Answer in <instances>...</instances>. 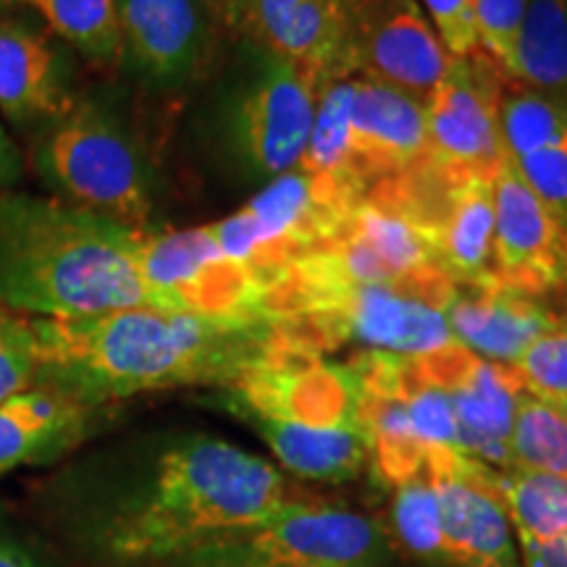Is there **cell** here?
<instances>
[{
    "mask_svg": "<svg viewBox=\"0 0 567 567\" xmlns=\"http://www.w3.org/2000/svg\"><path fill=\"white\" fill-rule=\"evenodd\" d=\"M425 471L439 496L446 567H523L494 467L460 450L431 446Z\"/></svg>",
    "mask_w": 567,
    "mask_h": 567,
    "instance_id": "cell-11",
    "label": "cell"
},
{
    "mask_svg": "<svg viewBox=\"0 0 567 567\" xmlns=\"http://www.w3.org/2000/svg\"><path fill=\"white\" fill-rule=\"evenodd\" d=\"M425 17L452 59L484 53L478 40L476 6L473 0H421Z\"/></svg>",
    "mask_w": 567,
    "mask_h": 567,
    "instance_id": "cell-35",
    "label": "cell"
},
{
    "mask_svg": "<svg viewBox=\"0 0 567 567\" xmlns=\"http://www.w3.org/2000/svg\"><path fill=\"white\" fill-rule=\"evenodd\" d=\"M473 6H476L481 51L507 71L526 17V0H473Z\"/></svg>",
    "mask_w": 567,
    "mask_h": 567,
    "instance_id": "cell-33",
    "label": "cell"
},
{
    "mask_svg": "<svg viewBox=\"0 0 567 567\" xmlns=\"http://www.w3.org/2000/svg\"><path fill=\"white\" fill-rule=\"evenodd\" d=\"M455 284L446 274L396 281H358L326 250L297 260L268 297V316L284 337L329 352L358 344L371 352L417 358L455 342L444 308Z\"/></svg>",
    "mask_w": 567,
    "mask_h": 567,
    "instance_id": "cell-4",
    "label": "cell"
},
{
    "mask_svg": "<svg viewBox=\"0 0 567 567\" xmlns=\"http://www.w3.org/2000/svg\"><path fill=\"white\" fill-rule=\"evenodd\" d=\"M392 520L396 538L410 555L421 559L423 565L446 567L442 513H439V496L429 471L394 486Z\"/></svg>",
    "mask_w": 567,
    "mask_h": 567,
    "instance_id": "cell-30",
    "label": "cell"
},
{
    "mask_svg": "<svg viewBox=\"0 0 567 567\" xmlns=\"http://www.w3.org/2000/svg\"><path fill=\"white\" fill-rule=\"evenodd\" d=\"M224 392L250 421L360 425V389L350 363L326 360L281 331Z\"/></svg>",
    "mask_w": 567,
    "mask_h": 567,
    "instance_id": "cell-8",
    "label": "cell"
},
{
    "mask_svg": "<svg viewBox=\"0 0 567 567\" xmlns=\"http://www.w3.org/2000/svg\"><path fill=\"white\" fill-rule=\"evenodd\" d=\"M229 19L318 84L354 76L347 0H229Z\"/></svg>",
    "mask_w": 567,
    "mask_h": 567,
    "instance_id": "cell-17",
    "label": "cell"
},
{
    "mask_svg": "<svg viewBox=\"0 0 567 567\" xmlns=\"http://www.w3.org/2000/svg\"><path fill=\"white\" fill-rule=\"evenodd\" d=\"M513 371L526 392L567 408V318L544 331L517 358Z\"/></svg>",
    "mask_w": 567,
    "mask_h": 567,
    "instance_id": "cell-31",
    "label": "cell"
},
{
    "mask_svg": "<svg viewBox=\"0 0 567 567\" xmlns=\"http://www.w3.org/2000/svg\"><path fill=\"white\" fill-rule=\"evenodd\" d=\"M38 384V342L30 318L0 308V402Z\"/></svg>",
    "mask_w": 567,
    "mask_h": 567,
    "instance_id": "cell-32",
    "label": "cell"
},
{
    "mask_svg": "<svg viewBox=\"0 0 567 567\" xmlns=\"http://www.w3.org/2000/svg\"><path fill=\"white\" fill-rule=\"evenodd\" d=\"M140 231L55 197L0 195V308L84 318L147 305Z\"/></svg>",
    "mask_w": 567,
    "mask_h": 567,
    "instance_id": "cell-3",
    "label": "cell"
},
{
    "mask_svg": "<svg viewBox=\"0 0 567 567\" xmlns=\"http://www.w3.org/2000/svg\"><path fill=\"white\" fill-rule=\"evenodd\" d=\"M30 323L38 384L101 408L166 389H226L279 334L274 321L224 323L153 305Z\"/></svg>",
    "mask_w": 567,
    "mask_h": 567,
    "instance_id": "cell-2",
    "label": "cell"
},
{
    "mask_svg": "<svg viewBox=\"0 0 567 567\" xmlns=\"http://www.w3.org/2000/svg\"><path fill=\"white\" fill-rule=\"evenodd\" d=\"M452 337L488 363L513 368L544 331L559 321L538 297H528L499 284L455 287L444 308Z\"/></svg>",
    "mask_w": 567,
    "mask_h": 567,
    "instance_id": "cell-21",
    "label": "cell"
},
{
    "mask_svg": "<svg viewBox=\"0 0 567 567\" xmlns=\"http://www.w3.org/2000/svg\"><path fill=\"white\" fill-rule=\"evenodd\" d=\"M109 408L34 384L0 402V478L27 465H53L95 434Z\"/></svg>",
    "mask_w": 567,
    "mask_h": 567,
    "instance_id": "cell-20",
    "label": "cell"
},
{
    "mask_svg": "<svg viewBox=\"0 0 567 567\" xmlns=\"http://www.w3.org/2000/svg\"><path fill=\"white\" fill-rule=\"evenodd\" d=\"M0 567H53L45 551L24 536V530L3 507H0Z\"/></svg>",
    "mask_w": 567,
    "mask_h": 567,
    "instance_id": "cell-37",
    "label": "cell"
},
{
    "mask_svg": "<svg viewBox=\"0 0 567 567\" xmlns=\"http://www.w3.org/2000/svg\"><path fill=\"white\" fill-rule=\"evenodd\" d=\"M24 176V155L19 145L9 137V132L0 126V195L11 193Z\"/></svg>",
    "mask_w": 567,
    "mask_h": 567,
    "instance_id": "cell-38",
    "label": "cell"
},
{
    "mask_svg": "<svg viewBox=\"0 0 567 567\" xmlns=\"http://www.w3.org/2000/svg\"><path fill=\"white\" fill-rule=\"evenodd\" d=\"M30 161L55 200L147 229L151 168L126 126L95 97H74L66 113L34 134Z\"/></svg>",
    "mask_w": 567,
    "mask_h": 567,
    "instance_id": "cell-5",
    "label": "cell"
},
{
    "mask_svg": "<svg viewBox=\"0 0 567 567\" xmlns=\"http://www.w3.org/2000/svg\"><path fill=\"white\" fill-rule=\"evenodd\" d=\"M439 268L455 287L494 281V176L452 179L434 221Z\"/></svg>",
    "mask_w": 567,
    "mask_h": 567,
    "instance_id": "cell-22",
    "label": "cell"
},
{
    "mask_svg": "<svg viewBox=\"0 0 567 567\" xmlns=\"http://www.w3.org/2000/svg\"><path fill=\"white\" fill-rule=\"evenodd\" d=\"M425 379L446 389L457 417V446L467 457L494 471L509 467V434H513L517 400L523 384L509 365L488 363L463 344L417 354Z\"/></svg>",
    "mask_w": 567,
    "mask_h": 567,
    "instance_id": "cell-15",
    "label": "cell"
},
{
    "mask_svg": "<svg viewBox=\"0 0 567 567\" xmlns=\"http://www.w3.org/2000/svg\"><path fill=\"white\" fill-rule=\"evenodd\" d=\"M486 53L452 59L446 76L425 97L429 163L446 179L494 176L507 158L499 137V92Z\"/></svg>",
    "mask_w": 567,
    "mask_h": 567,
    "instance_id": "cell-10",
    "label": "cell"
},
{
    "mask_svg": "<svg viewBox=\"0 0 567 567\" xmlns=\"http://www.w3.org/2000/svg\"><path fill=\"white\" fill-rule=\"evenodd\" d=\"M494 484L515 530L517 549L547 547L567 534V481L544 473L494 471Z\"/></svg>",
    "mask_w": 567,
    "mask_h": 567,
    "instance_id": "cell-25",
    "label": "cell"
},
{
    "mask_svg": "<svg viewBox=\"0 0 567 567\" xmlns=\"http://www.w3.org/2000/svg\"><path fill=\"white\" fill-rule=\"evenodd\" d=\"M507 450L509 467L567 481V408L523 389Z\"/></svg>",
    "mask_w": 567,
    "mask_h": 567,
    "instance_id": "cell-29",
    "label": "cell"
},
{
    "mask_svg": "<svg viewBox=\"0 0 567 567\" xmlns=\"http://www.w3.org/2000/svg\"><path fill=\"white\" fill-rule=\"evenodd\" d=\"M321 84L284 61L260 51L231 111V140L239 158L264 179L300 168L313 130Z\"/></svg>",
    "mask_w": 567,
    "mask_h": 567,
    "instance_id": "cell-9",
    "label": "cell"
},
{
    "mask_svg": "<svg viewBox=\"0 0 567 567\" xmlns=\"http://www.w3.org/2000/svg\"><path fill=\"white\" fill-rule=\"evenodd\" d=\"M234 542L247 555L289 567H379L386 557V538L368 515L295 499Z\"/></svg>",
    "mask_w": 567,
    "mask_h": 567,
    "instance_id": "cell-14",
    "label": "cell"
},
{
    "mask_svg": "<svg viewBox=\"0 0 567 567\" xmlns=\"http://www.w3.org/2000/svg\"><path fill=\"white\" fill-rule=\"evenodd\" d=\"M354 74L425 97L452 66L417 0H347Z\"/></svg>",
    "mask_w": 567,
    "mask_h": 567,
    "instance_id": "cell-13",
    "label": "cell"
},
{
    "mask_svg": "<svg viewBox=\"0 0 567 567\" xmlns=\"http://www.w3.org/2000/svg\"><path fill=\"white\" fill-rule=\"evenodd\" d=\"M284 471L310 481H352L371 463L363 425H302L252 421Z\"/></svg>",
    "mask_w": 567,
    "mask_h": 567,
    "instance_id": "cell-23",
    "label": "cell"
},
{
    "mask_svg": "<svg viewBox=\"0 0 567 567\" xmlns=\"http://www.w3.org/2000/svg\"><path fill=\"white\" fill-rule=\"evenodd\" d=\"M74 103L71 61L53 32L0 17V111L17 130H45Z\"/></svg>",
    "mask_w": 567,
    "mask_h": 567,
    "instance_id": "cell-19",
    "label": "cell"
},
{
    "mask_svg": "<svg viewBox=\"0 0 567 567\" xmlns=\"http://www.w3.org/2000/svg\"><path fill=\"white\" fill-rule=\"evenodd\" d=\"M494 281L538 300L567 287V231L509 158L494 174Z\"/></svg>",
    "mask_w": 567,
    "mask_h": 567,
    "instance_id": "cell-16",
    "label": "cell"
},
{
    "mask_svg": "<svg viewBox=\"0 0 567 567\" xmlns=\"http://www.w3.org/2000/svg\"><path fill=\"white\" fill-rule=\"evenodd\" d=\"M352 95L354 76H339L321 84L313 130L300 168L337 193L363 197L368 187L360 182L352 163Z\"/></svg>",
    "mask_w": 567,
    "mask_h": 567,
    "instance_id": "cell-24",
    "label": "cell"
},
{
    "mask_svg": "<svg viewBox=\"0 0 567 567\" xmlns=\"http://www.w3.org/2000/svg\"><path fill=\"white\" fill-rule=\"evenodd\" d=\"M142 567H289V565H274L266 559H258L239 547L231 536L216 538V542L203 544V547L179 551V555L158 559V563L142 565Z\"/></svg>",
    "mask_w": 567,
    "mask_h": 567,
    "instance_id": "cell-36",
    "label": "cell"
},
{
    "mask_svg": "<svg viewBox=\"0 0 567 567\" xmlns=\"http://www.w3.org/2000/svg\"><path fill=\"white\" fill-rule=\"evenodd\" d=\"M122 63L161 87L195 80L218 45L229 0H116Z\"/></svg>",
    "mask_w": 567,
    "mask_h": 567,
    "instance_id": "cell-12",
    "label": "cell"
},
{
    "mask_svg": "<svg viewBox=\"0 0 567 567\" xmlns=\"http://www.w3.org/2000/svg\"><path fill=\"white\" fill-rule=\"evenodd\" d=\"M358 200L295 168L268 182L245 208L205 229L221 252L258 271L274 292L289 266L334 239L344 213Z\"/></svg>",
    "mask_w": 567,
    "mask_h": 567,
    "instance_id": "cell-7",
    "label": "cell"
},
{
    "mask_svg": "<svg viewBox=\"0 0 567 567\" xmlns=\"http://www.w3.org/2000/svg\"><path fill=\"white\" fill-rule=\"evenodd\" d=\"M61 42L97 66L122 63L116 0H21Z\"/></svg>",
    "mask_w": 567,
    "mask_h": 567,
    "instance_id": "cell-28",
    "label": "cell"
},
{
    "mask_svg": "<svg viewBox=\"0 0 567 567\" xmlns=\"http://www.w3.org/2000/svg\"><path fill=\"white\" fill-rule=\"evenodd\" d=\"M513 163L534 195L547 205L551 216L567 231V145L530 153Z\"/></svg>",
    "mask_w": 567,
    "mask_h": 567,
    "instance_id": "cell-34",
    "label": "cell"
},
{
    "mask_svg": "<svg viewBox=\"0 0 567 567\" xmlns=\"http://www.w3.org/2000/svg\"><path fill=\"white\" fill-rule=\"evenodd\" d=\"M289 502L281 471L243 446L182 436L130 465L80 463L32 486L38 547L69 567H142L258 528Z\"/></svg>",
    "mask_w": 567,
    "mask_h": 567,
    "instance_id": "cell-1",
    "label": "cell"
},
{
    "mask_svg": "<svg viewBox=\"0 0 567 567\" xmlns=\"http://www.w3.org/2000/svg\"><path fill=\"white\" fill-rule=\"evenodd\" d=\"M429 161L425 101L392 84L354 74L352 163L368 193Z\"/></svg>",
    "mask_w": 567,
    "mask_h": 567,
    "instance_id": "cell-18",
    "label": "cell"
},
{
    "mask_svg": "<svg viewBox=\"0 0 567 567\" xmlns=\"http://www.w3.org/2000/svg\"><path fill=\"white\" fill-rule=\"evenodd\" d=\"M523 567H567V534L547 547L520 551Z\"/></svg>",
    "mask_w": 567,
    "mask_h": 567,
    "instance_id": "cell-39",
    "label": "cell"
},
{
    "mask_svg": "<svg viewBox=\"0 0 567 567\" xmlns=\"http://www.w3.org/2000/svg\"><path fill=\"white\" fill-rule=\"evenodd\" d=\"M499 137L507 158L567 145V95L536 87L499 92Z\"/></svg>",
    "mask_w": 567,
    "mask_h": 567,
    "instance_id": "cell-27",
    "label": "cell"
},
{
    "mask_svg": "<svg viewBox=\"0 0 567 567\" xmlns=\"http://www.w3.org/2000/svg\"><path fill=\"white\" fill-rule=\"evenodd\" d=\"M21 3V0H0V17H3L6 11H11V9H17V6Z\"/></svg>",
    "mask_w": 567,
    "mask_h": 567,
    "instance_id": "cell-40",
    "label": "cell"
},
{
    "mask_svg": "<svg viewBox=\"0 0 567 567\" xmlns=\"http://www.w3.org/2000/svg\"><path fill=\"white\" fill-rule=\"evenodd\" d=\"M509 76L567 95V0H526Z\"/></svg>",
    "mask_w": 567,
    "mask_h": 567,
    "instance_id": "cell-26",
    "label": "cell"
},
{
    "mask_svg": "<svg viewBox=\"0 0 567 567\" xmlns=\"http://www.w3.org/2000/svg\"><path fill=\"white\" fill-rule=\"evenodd\" d=\"M140 276L147 305L208 321H271V284L213 243L205 226L197 229L140 231Z\"/></svg>",
    "mask_w": 567,
    "mask_h": 567,
    "instance_id": "cell-6",
    "label": "cell"
}]
</instances>
